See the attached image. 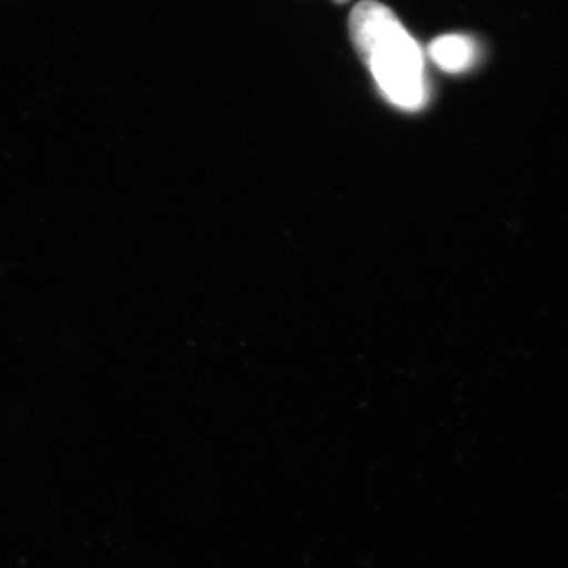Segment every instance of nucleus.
<instances>
[{
	"label": "nucleus",
	"mask_w": 568,
	"mask_h": 568,
	"mask_svg": "<svg viewBox=\"0 0 568 568\" xmlns=\"http://www.w3.org/2000/svg\"><path fill=\"white\" fill-rule=\"evenodd\" d=\"M353 44L390 103L403 110L422 109L428 98L420 47L385 4L364 0L351 19Z\"/></svg>",
	"instance_id": "obj_1"
},
{
	"label": "nucleus",
	"mask_w": 568,
	"mask_h": 568,
	"mask_svg": "<svg viewBox=\"0 0 568 568\" xmlns=\"http://www.w3.org/2000/svg\"><path fill=\"white\" fill-rule=\"evenodd\" d=\"M337 2L344 3V2H347V0H337Z\"/></svg>",
	"instance_id": "obj_3"
},
{
	"label": "nucleus",
	"mask_w": 568,
	"mask_h": 568,
	"mask_svg": "<svg viewBox=\"0 0 568 568\" xmlns=\"http://www.w3.org/2000/svg\"><path fill=\"white\" fill-rule=\"evenodd\" d=\"M429 54L439 69L456 74L474 65L478 51L466 36L446 34L432 42Z\"/></svg>",
	"instance_id": "obj_2"
}]
</instances>
